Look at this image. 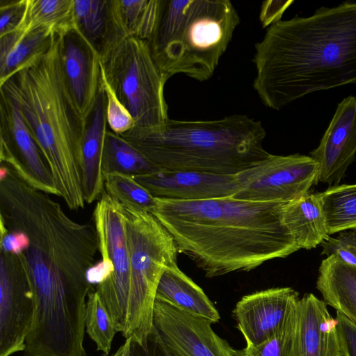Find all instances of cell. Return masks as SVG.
Returning a JSON list of instances; mask_svg holds the SVG:
<instances>
[{"label": "cell", "instance_id": "obj_10", "mask_svg": "<svg viewBox=\"0 0 356 356\" xmlns=\"http://www.w3.org/2000/svg\"><path fill=\"white\" fill-rule=\"evenodd\" d=\"M319 166L310 156L270 154L236 175L240 189L234 197L252 202L289 203L316 185Z\"/></svg>", "mask_w": 356, "mask_h": 356}, {"label": "cell", "instance_id": "obj_28", "mask_svg": "<svg viewBox=\"0 0 356 356\" xmlns=\"http://www.w3.org/2000/svg\"><path fill=\"white\" fill-rule=\"evenodd\" d=\"M113 5L126 38L149 40L156 22L159 0H113Z\"/></svg>", "mask_w": 356, "mask_h": 356}, {"label": "cell", "instance_id": "obj_25", "mask_svg": "<svg viewBox=\"0 0 356 356\" xmlns=\"http://www.w3.org/2000/svg\"><path fill=\"white\" fill-rule=\"evenodd\" d=\"M74 28V0H26L23 18L15 31L43 29L63 35Z\"/></svg>", "mask_w": 356, "mask_h": 356}, {"label": "cell", "instance_id": "obj_2", "mask_svg": "<svg viewBox=\"0 0 356 356\" xmlns=\"http://www.w3.org/2000/svg\"><path fill=\"white\" fill-rule=\"evenodd\" d=\"M253 88L279 111L316 91L356 83V1L280 20L256 43Z\"/></svg>", "mask_w": 356, "mask_h": 356}, {"label": "cell", "instance_id": "obj_14", "mask_svg": "<svg viewBox=\"0 0 356 356\" xmlns=\"http://www.w3.org/2000/svg\"><path fill=\"white\" fill-rule=\"evenodd\" d=\"M299 300L291 287H275L245 295L233 316L246 346H257L275 336L286 325Z\"/></svg>", "mask_w": 356, "mask_h": 356}, {"label": "cell", "instance_id": "obj_38", "mask_svg": "<svg viewBox=\"0 0 356 356\" xmlns=\"http://www.w3.org/2000/svg\"><path fill=\"white\" fill-rule=\"evenodd\" d=\"M131 341L132 339L131 338L125 339L124 343L111 356H129ZM104 356L108 355H104Z\"/></svg>", "mask_w": 356, "mask_h": 356}, {"label": "cell", "instance_id": "obj_9", "mask_svg": "<svg viewBox=\"0 0 356 356\" xmlns=\"http://www.w3.org/2000/svg\"><path fill=\"white\" fill-rule=\"evenodd\" d=\"M94 226L98 238L101 259L113 272L95 286L110 314L118 332L122 333L128 307L130 284V254L122 205L105 191L93 211Z\"/></svg>", "mask_w": 356, "mask_h": 356}, {"label": "cell", "instance_id": "obj_15", "mask_svg": "<svg viewBox=\"0 0 356 356\" xmlns=\"http://www.w3.org/2000/svg\"><path fill=\"white\" fill-rule=\"evenodd\" d=\"M310 156L318 164L317 183L338 185L356 155V96L337 104L317 148Z\"/></svg>", "mask_w": 356, "mask_h": 356}, {"label": "cell", "instance_id": "obj_19", "mask_svg": "<svg viewBox=\"0 0 356 356\" xmlns=\"http://www.w3.org/2000/svg\"><path fill=\"white\" fill-rule=\"evenodd\" d=\"M107 126L106 96L101 77V87L86 124L81 146V181L84 200L88 204L92 203L105 191L102 164Z\"/></svg>", "mask_w": 356, "mask_h": 356}, {"label": "cell", "instance_id": "obj_31", "mask_svg": "<svg viewBox=\"0 0 356 356\" xmlns=\"http://www.w3.org/2000/svg\"><path fill=\"white\" fill-rule=\"evenodd\" d=\"M295 312L296 307L286 325L272 338L257 346L235 349V356H290Z\"/></svg>", "mask_w": 356, "mask_h": 356}, {"label": "cell", "instance_id": "obj_6", "mask_svg": "<svg viewBox=\"0 0 356 356\" xmlns=\"http://www.w3.org/2000/svg\"><path fill=\"white\" fill-rule=\"evenodd\" d=\"M239 22L229 0H159L147 42L168 79L184 74L204 81L213 76Z\"/></svg>", "mask_w": 356, "mask_h": 356}, {"label": "cell", "instance_id": "obj_35", "mask_svg": "<svg viewBox=\"0 0 356 356\" xmlns=\"http://www.w3.org/2000/svg\"><path fill=\"white\" fill-rule=\"evenodd\" d=\"M337 332L343 356H356V324L337 312Z\"/></svg>", "mask_w": 356, "mask_h": 356}, {"label": "cell", "instance_id": "obj_17", "mask_svg": "<svg viewBox=\"0 0 356 356\" xmlns=\"http://www.w3.org/2000/svg\"><path fill=\"white\" fill-rule=\"evenodd\" d=\"M134 178L154 197L161 199L209 200L234 196L240 189L236 175L160 170Z\"/></svg>", "mask_w": 356, "mask_h": 356}, {"label": "cell", "instance_id": "obj_18", "mask_svg": "<svg viewBox=\"0 0 356 356\" xmlns=\"http://www.w3.org/2000/svg\"><path fill=\"white\" fill-rule=\"evenodd\" d=\"M337 325L323 300L305 294L296 306L290 356H343Z\"/></svg>", "mask_w": 356, "mask_h": 356}, {"label": "cell", "instance_id": "obj_23", "mask_svg": "<svg viewBox=\"0 0 356 356\" xmlns=\"http://www.w3.org/2000/svg\"><path fill=\"white\" fill-rule=\"evenodd\" d=\"M282 221L300 249L314 248L329 236L318 193L307 192L285 204Z\"/></svg>", "mask_w": 356, "mask_h": 356}, {"label": "cell", "instance_id": "obj_29", "mask_svg": "<svg viewBox=\"0 0 356 356\" xmlns=\"http://www.w3.org/2000/svg\"><path fill=\"white\" fill-rule=\"evenodd\" d=\"M105 192L122 206L152 213L155 198L134 177L111 172L104 176Z\"/></svg>", "mask_w": 356, "mask_h": 356}, {"label": "cell", "instance_id": "obj_7", "mask_svg": "<svg viewBox=\"0 0 356 356\" xmlns=\"http://www.w3.org/2000/svg\"><path fill=\"white\" fill-rule=\"evenodd\" d=\"M130 254L128 307L122 336L141 346L153 329L154 306L165 269L177 264L175 241L150 212L122 206Z\"/></svg>", "mask_w": 356, "mask_h": 356}, {"label": "cell", "instance_id": "obj_21", "mask_svg": "<svg viewBox=\"0 0 356 356\" xmlns=\"http://www.w3.org/2000/svg\"><path fill=\"white\" fill-rule=\"evenodd\" d=\"M156 300L213 323L220 319L218 311L204 291L177 264L165 269L157 286Z\"/></svg>", "mask_w": 356, "mask_h": 356}, {"label": "cell", "instance_id": "obj_13", "mask_svg": "<svg viewBox=\"0 0 356 356\" xmlns=\"http://www.w3.org/2000/svg\"><path fill=\"white\" fill-rule=\"evenodd\" d=\"M213 323L155 299L153 326L172 356H235Z\"/></svg>", "mask_w": 356, "mask_h": 356}, {"label": "cell", "instance_id": "obj_32", "mask_svg": "<svg viewBox=\"0 0 356 356\" xmlns=\"http://www.w3.org/2000/svg\"><path fill=\"white\" fill-rule=\"evenodd\" d=\"M102 84L106 96V120L108 126L113 132L122 135L134 127V120L129 111L118 99L113 90L102 78Z\"/></svg>", "mask_w": 356, "mask_h": 356}, {"label": "cell", "instance_id": "obj_36", "mask_svg": "<svg viewBox=\"0 0 356 356\" xmlns=\"http://www.w3.org/2000/svg\"><path fill=\"white\" fill-rule=\"evenodd\" d=\"M129 356H172L164 346L155 329L149 334L145 345L131 341Z\"/></svg>", "mask_w": 356, "mask_h": 356}, {"label": "cell", "instance_id": "obj_37", "mask_svg": "<svg viewBox=\"0 0 356 356\" xmlns=\"http://www.w3.org/2000/svg\"><path fill=\"white\" fill-rule=\"evenodd\" d=\"M293 1H267L262 4L260 20L263 27L270 26L281 20L284 12Z\"/></svg>", "mask_w": 356, "mask_h": 356}, {"label": "cell", "instance_id": "obj_12", "mask_svg": "<svg viewBox=\"0 0 356 356\" xmlns=\"http://www.w3.org/2000/svg\"><path fill=\"white\" fill-rule=\"evenodd\" d=\"M35 310L20 255L0 251V356L24 351Z\"/></svg>", "mask_w": 356, "mask_h": 356}, {"label": "cell", "instance_id": "obj_5", "mask_svg": "<svg viewBox=\"0 0 356 356\" xmlns=\"http://www.w3.org/2000/svg\"><path fill=\"white\" fill-rule=\"evenodd\" d=\"M262 123L243 114L213 120L168 119L120 135L161 170L237 175L270 154Z\"/></svg>", "mask_w": 356, "mask_h": 356}, {"label": "cell", "instance_id": "obj_8", "mask_svg": "<svg viewBox=\"0 0 356 356\" xmlns=\"http://www.w3.org/2000/svg\"><path fill=\"white\" fill-rule=\"evenodd\" d=\"M99 56L102 78L131 113L133 129H153L169 119L164 97L168 79L154 61L147 41L127 37Z\"/></svg>", "mask_w": 356, "mask_h": 356}, {"label": "cell", "instance_id": "obj_3", "mask_svg": "<svg viewBox=\"0 0 356 356\" xmlns=\"http://www.w3.org/2000/svg\"><path fill=\"white\" fill-rule=\"evenodd\" d=\"M155 198L152 213L206 277L250 271L300 249L284 225V202L234 196L200 200Z\"/></svg>", "mask_w": 356, "mask_h": 356}, {"label": "cell", "instance_id": "obj_4", "mask_svg": "<svg viewBox=\"0 0 356 356\" xmlns=\"http://www.w3.org/2000/svg\"><path fill=\"white\" fill-rule=\"evenodd\" d=\"M56 34L43 54L0 84L19 107L52 172L56 186L71 210L85 207L81 162L86 123L67 86Z\"/></svg>", "mask_w": 356, "mask_h": 356}, {"label": "cell", "instance_id": "obj_30", "mask_svg": "<svg viewBox=\"0 0 356 356\" xmlns=\"http://www.w3.org/2000/svg\"><path fill=\"white\" fill-rule=\"evenodd\" d=\"M86 330L97 350L108 355L115 334V323L99 294L93 289L88 295L85 315Z\"/></svg>", "mask_w": 356, "mask_h": 356}, {"label": "cell", "instance_id": "obj_1", "mask_svg": "<svg viewBox=\"0 0 356 356\" xmlns=\"http://www.w3.org/2000/svg\"><path fill=\"white\" fill-rule=\"evenodd\" d=\"M0 224L24 232L20 255L29 275L35 312L65 318L86 304L93 290L87 273L99 251L95 226L71 218L49 194L24 181L8 165L0 168Z\"/></svg>", "mask_w": 356, "mask_h": 356}, {"label": "cell", "instance_id": "obj_24", "mask_svg": "<svg viewBox=\"0 0 356 356\" xmlns=\"http://www.w3.org/2000/svg\"><path fill=\"white\" fill-rule=\"evenodd\" d=\"M56 34L39 29L28 33L15 31L0 37V84L26 63L45 53Z\"/></svg>", "mask_w": 356, "mask_h": 356}, {"label": "cell", "instance_id": "obj_20", "mask_svg": "<svg viewBox=\"0 0 356 356\" xmlns=\"http://www.w3.org/2000/svg\"><path fill=\"white\" fill-rule=\"evenodd\" d=\"M74 23L99 56L126 38L117 21L113 0H74Z\"/></svg>", "mask_w": 356, "mask_h": 356}, {"label": "cell", "instance_id": "obj_26", "mask_svg": "<svg viewBox=\"0 0 356 356\" xmlns=\"http://www.w3.org/2000/svg\"><path fill=\"white\" fill-rule=\"evenodd\" d=\"M160 170L131 143L106 129L102 164L103 177L111 172H120L134 177Z\"/></svg>", "mask_w": 356, "mask_h": 356}, {"label": "cell", "instance_id": "obj_33", "mask_svg": "<svg viewBox=\"0 0 356 356\" xmlns=\"http://www.w3.org/2000/svg\"><path fill=\"white\" fill-rule=\"evenodd\" d=\"M322 254L334 255L343 262L356 266V232H340L335 238L327 236L320 244Z\"/></svg>", "mask_w": 356, "mask_h": 356}, {"label": "cell", "instance_id": "obj_22", "mask_svg": "<svg viewBox=\"0 0 356 356\" xmlns=\"http://www.w3.org/2000/svg\"><path fill=\"white\" fill-rule=\"evenodd\" d=\"M316 288L327 305L356 324V266L327 257L319 267Z\"/></svg>", "mask_w": 356, "mask_h": 356}, {"label": "cell", "instance_id": "obj_34", "mask_svg": "<svg viewBox=\"0 0 356 356\" xmlns=\"http://www.w3.org/2000/svg\"><path fill=\"white\" fill-rule=\"evenodd\" d=\"M25 8L26 0H0V37L17 29Z\"/></svg>", "mask_w": 356, "mask_h": 356}, {"label": "cell", "instance_id": "obj_27", "mask_svg": "<svg viewBox=\"0 0 356 356\" xmlns=\"http://www.w3.org/2000/svg\"><path fill=\"white\" fill-rule=\"evenodd\" d=\"M318 194L329 235L356 231V184L331 186Z\"/></svg>", "mask_w": 356, "mask_h": 356}, {"label": "cell", "instance_id": "obj_11", "mask_svg": "<svg viewBox=\"0 0 356 356\" xmlns=\"http://www.w3.org/2000/svg\"><path fill=\"white\" fill-rule=\"evenodd\" d=\"M0 161L32 187L59 196L51 169L17 105L1 92Z\"/></svg>", "mask_w": 356, "mask_h": 356}, {"label": "cell", "instance_id": "obj_16", "mask_svg": "<svg viewBox=\"0 0 356 356\" xmlns=\"http://www.w3.org/2000/svg\"><path fill=\"white\" fill-rule=\"evenodd\" d=\"M61 59L69 91L86 124L101 87L99 54L74 28L61 35Z\"/></svg>", "mask_w": 356, "mask_h": 356}]
</instances>
